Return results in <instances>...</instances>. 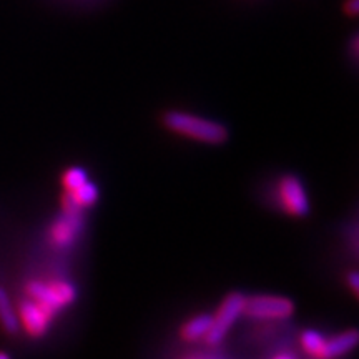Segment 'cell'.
<instances>
[{
    "label": "cell",
    "mask_w": 359,
    "mask_h": 359,
    "mask_svg": "<svg viewBox=\"0 0 359 359\" xmlns=\"http://www.w3.org/2000/svg\"><path fill=\"white\" fill-rule=\"evenodd\" d=\"M243 306L245 294L233 291V293L224 296L217 313L212 314V326H210L208 333L205 336V343L208 346H217V344L222 343L238 318L243 314Z\"/></svg>",
    "instance_id": "3957f363"
},
{
    "label": "cell",
    "mask_w": 359,
    "mask_h": 359,
    "mask_svg": "<svg viewBox=\"0 0 359 359\" xmlns=\"http://www.w3.org/2000/svg\"><path fill=\"white\" fill-rule=\"evenodd\" d=\"M0 326L7 331L8 334H15L19 331V320H17V311L13 306L8 293L4 286H0Z\"/></svg>",
    "instance_id": "8fae6325"
},
{
    "label": "cell",
    "mask_w": 359,
    "mask_h": 359,
    "mask_svg": "<svg viewBox=\"0 0 359 359\" xmlns=\"http://www.w3.org/2000/svg\"><path fill=\"white\" fill-rule=\"evenodd\" d=\"M190 359H205V358H190Z\"/></svg>",
    "instance_id": "ac0fdd59"
},
{
    "label": "cell",
    "mask_w": 359,
    "mask_h": 359,
    "mask_svg": "<svg viewBox=\"0 0 359 359\" xmlns=\"http://www.w3.org/2000/svg\"><path fill=\"white\" fill-rule=\"evenodd\" d=\"M80 230H82V213L62 210V215L50 226L48 240L55 248H70L77 241Z\"/></svg>",
    "instance_id": "52a82bcc"
},
{
    "label": "cell",
    "mask_w": 359,
    "mask_h": 359,
    "mask_svg": "<svg viewBox=\"0 0 359 359\" xmlns=\"http://www.w3.org/2000/svg\"><path fill=\"white\" fill-rule=\"evenodd\" d=\"M294 313V304L291 299L283 298V296L271 294H255L245 296L243 314L253 320L262 321H275L286 320Z\"/></svg>",
    "instance_id": "277c9868"
},
{
    "label": "cell",
    "mask_w": 359,
    "mask_h": 359,
    "mask_svg": "<svg viewBox=\"0 0 359 359\" xmlns=\"http://www.w3.org/2000/svg\"><path fill=\"white\" fill-rule=\"evenodd\" d=\"M98 200V188L95 183H90L88 180L82 185L64 193L62 198V210L65 212H80L90 208L97 203Z\"/></svg>",
    "instance_id": "ba28073f"
},
{
    "label": "cell",
    "mask_w": 359,
    "mask_h": 359,
    "mask_svg": "<svg viewBox=\"0 0 359 359\" xmlns=\"http://www.w3.org/2000/svg\"><path fill=\"white\" fill-rule=\"evenodd\" d=\"M273 359H296L293 354H290V353H280V354H276L275 358Z\"/></svg>",
    "instance_id": "2e32d148"
},
{
    "label": "cell",
    "mask_w": 359,
    "mask_h": 359,
    "mask_svg": "<svg viewBox=\"0 0 359 359\" xmlns=\"http://www.w3.org/2000/svg\"><path fill=\"white\" fill-rule=\"evenodd\" d=\"M325 339L326 338L320 333V331L306 330V331H303L302 336H299V344H302L303 351L306 353L309 358L320 359Z\"/></svg>",
    "instance_id": "7c38bea8"
},
{
    "label": "cell",
    "mask_w": 359,
    "mask_h": 359,
    "mask_svg": "<svg viewBox=\"0 0 359 359\" xmlns=\"http://www.w3.org/2000/svg\"><path fill=\"white\" fill-rule=\"evenodd\" d=\"M15 311L19 326L24 327L27 334L32 336V338H42L50 330L53 318H55L50 311H47L37 302L27 298V296H24V299L19 303V308Z\"/></svg>",
    "instance_id": "8992f818"
},
{
    "label": "cell",
    "mask_w": 359,
    "mask_h": 359,
    "mask_svg": "<svg viewBox=\"0 0 359 359\" xmlns=\"http://www.w3.org/2000/svg\"><path fill=\"white\" fill-rule=\"evenodd\" d=\"M0 359H11V356H8V354H7V353L0 351Z\"/></svg>",
    "instance_id": "e0dca14e"
},
{
    "label": "cell",
    "mask_w": 359,
    "mask_h": 359,
    "mask_svg": "<svg viewBox=\"0 0 359 359\" xmlns=\"http://www.w3.org/2000/svg\"><path fill=\"white\" fill-rule=\"evenodd\" d=\"M278 198L281 208L294 218H304L309 213L308 193L296 175H285L278 183Z\"/></svg>",
    "instance_id": "5b68a950"
},
{
    "label": "cell",
    "mask_w": 359,
    "mask_h": 359,
    "mask_svg": "<svg viewBox=\"0 0 359 359\" xmlns=\"http://www.w3.org/2000/svg\"><path fill=\"white\" fill-rule=\"evenodd\" d=\"M87 173H85L83 168L80 167H72L67 170V172L62 175V187H64V191L74 190L82 185V183L87 182Z\"/></svg>",
    "instance_id": "4fadbf2b"
},
{
    "label": "cell",
    "mask_w": 359,
    "mask_h": 359,
    "mask_svg": "<svg viewBox=\"0 0 359 359\" xmlns=\"http://www.w3.org/2000/svg\"><path fill=\"white\" fill-rule=\"evenodd\" d=\"M25 296L55 316L77 299V288L67 280H30L25 286Z\"/></svg>",
    "instance_id": "7a4b0ae2"
},
{
    "label": "cell",
    "mask_w": 359,
    "mask_h": 359,
    "mask_svg": "<svg viewBox=\"0 0 359 359\" xmlns=\"http://www.w3.org/2000/svg\"><path fill=\"white\" fill-rule=\"evenodd\" d=\"M358 344V331L348 330L343 333L333 336V338H326L323 344L320 359H338L346 356L351 353Z\"/></svg>",
    "instance_id": "9c48e42d"
},
{
    "label": "cell",
    "mask_w": 359,
    "mask_h": 359,
    "mask_svg": "<svg viewBox=\"0 0 359 359\" xmlns=\"http://www.w3.org/2000/svg\"><path fill=\"white\" fill-rule=\"evenodd\" d=\"M163 125L170 132L182 135L190 140L206 143V145H222L228 140V130L222 123L188 114V111H167L163 115Z\"/></svg>",
    "instance_id": "6da1fadb"
},
{
    "label": "cell",
    "mask_w": 359,
    "mask_h": 359,
    "mask_svg": "<svg viewBox=\"0 0 359 359\" xmlns=\"http://www.w3.org/2000/svg\"><path fill=\"white\" fill-rule=\"evenodd\" d=\"M348 283H349V286H351V291L354 294H358V291H359V278H358V273L356 271H353V273H349V276H348Z\"/></svg>",
    "instance_id": "5bb4252c"
},
{
    "label": "cell",
    "mask_w": 359,
    "mask_h": 359,
    "mask_svg": "<svg viewBox=\"0 0 359 359\" xmlns=\"http://www.w3.org/2000/svg\"><path fill=\"white\" fill-rule=\"evenodd\" d=\"M210 326H212V314H196L187 323H183L182 327H180V336L188 343H196V341L205 339Z\"/></svg>",
    "instance_id": "30bf717a"
},
{
    "label": "cell",
    "mask_w": 359,
    "mask_h": 359,
    "mask_svg": "<svg viewBox=\"0 0 359 359\" xmlns=\"http://www.w3.org/2000/svg\"><path fill=\"white\" fill-rule=\"evenodd\" d=\"M346 11L354 15V13H358V0H348V8Z\"/></svg>",
    "instance_id": "9a60e30c"
}]
</instances>
